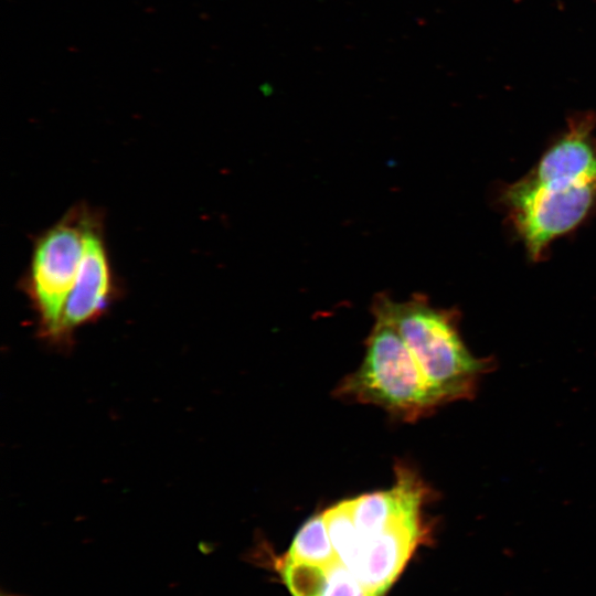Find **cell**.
Wrapping results in <instances>:
<instances>
[{
    "mask_svg": "<svg viewBox=\"0 0 596 596\" xmlns=\"http://www.w3.org/2000/svg\"><path fill=\"white\" fill-rule=\"evenodd\" d=\"M422 508L401 513L373 534L358 533L359 551L350 571L372 596L385 594L425 539Z\"/></svg>",
    "mask_w": 596,
    "mask_h": 596,
    "instance_id": "5",
    "label": "cell"
},
{
    "mask_svg": "<svg viewBox=\"0 0 596 596\" xmlns=\"http://www.w3.org/2000/svg\"><path fill=\"white\" fill-rule=\"evenodd\" d=\"M321 596H372L358 577L340 561L329 566Z\"/></svg>",
    "mask_w": 596,
    "mask_h": 596,
    "instance_id": "10",
    "label": "cell"
},
{
    "mask_svg": "<svg viewBox=\"0 0 596 596\" xmlns=\"http://www.w3.org/2000/svg\"><path fill=\"white\" fill-rule=\"evenodd\" d=\"M285 558L329 567L339 562L323 513L311 517L299 529Z\"/></svg>",
    "mask_w": 596,
    "mask_h": 596,
    "instance_id": "7",
    "label": "cell"
},
{
    "mask_svg": "<svg viewBox=\"0 0 596 596\" xmlns=\"http://www.w3.org/2000/svg\"><path fill=\"white\" fill-rule=\"evenodd\" d=\"M595 127L593 114L574 118L530 172L502 191L512 225L533 260L596 205Z\"/></svg>",
    "mask_w": 596,
    "mask_h": 596,
    "instance_id": "1",
    "label": "cell"
},
{
    "mask_svg": "<svg viewBox=\"0 0 596 596\" xmlns=\"http://www.w3.org/2000/svg\"><path fill=\"white\" fill-rule=\"evenodd\" d=\"M322 513L339 561L351 570L359 550V534L348 500L330 507Z\"/></svg>",
    "mask_w": 596,
    "mask_h": 596,
    "instance_id": "8",
    "label": "cell"
},
{
    "mask_svg": "<svg viewBox=\"0 0 596 596\" xmlns=\"http://www.w3.org/2000/svg\"><path fill=\"white\" fill-rule=\"evenodd\" d=\"M114 283L102 224L94 214L86 231L78 274L53 341H70L75 329L102 316L114 298Z\"/></svg>",
    "mask_w": 596,
    "mask_h": 596,
    "instance_id": "6",
    "label": "cell"
},
{
    "mask_svg": "<svg viewBox=\"0 0 596 596\" xmlns=\"http://www.w3.org/2000/svg\"><path fill=\"white\" fill-rule=\"evenodd\" d=\"M329 567L284 557L280 573L292 596H321Z\"/></svg>",
    "mask_w": 596,
    "mask_h": 596,
    "instance_id": "9",
    "label": "cell"
},
{
    "mask_svg": "<svg viewBox=\"0 0 596 596\" xmlns=\"http://www.w3.org/2000/svg\"><path fill=\"white\" fill-rule=\"evenodd\" d=\"M372 313L400 333L441 405L475 394L488 362L466 348L455 311L433 307L422 295L394 301L379 294Z\"/></svg>",
    "mask_w": 596,
    "mask_h": 596,
    "instance_id": "2",
    "label": "cell"
},
{
    "mask_svg": "<svg viewBox=\"0 0 596 596\" xmlns=\"http://www.w3.org/2000/svg\"><path fill=\"white\" fill-rule=\"evenodd\" d=\"M336 395L379 406L405 422L441 405L400 333L376 319L360 368L340 382Z\"/></svg>",
    "mask_w": 596,
    "mask_h": 596,
    "instance_id": "3",
    "label": "cell"
},
{
    "mask_svg": "<svg viewBox=\"0 0 596 596\" xmlns=\"http://www.w3.org/2000/svg\"><path fill=\"white\" fill-rule=\"evenodd\" d=\"M0 596H29V595H23V594H19V593L17 594V593H12V592L1 589Z\"/></svg>",
    "mask_w": 596,
    "mask_h": 596,
    "instance_id": "11",
    "label": "cell"
},
{
    "mask_svg": "<svg viewBox=\"0 0 596 596\" xmlns=\"http://www.w3.org/2000/svg\"><path fill=\"white\" fill-rule=\"evenodd\" d=\"M93 216L82 207L72 210L42 233L33 247L25 290L39 317L41 334L52 341L78 274Z\"/></svg>",
    "mask_w": 596,
    "mask_h": 596,
    "instance_id": "4",
    "label": "cell"
}]
</instances>
